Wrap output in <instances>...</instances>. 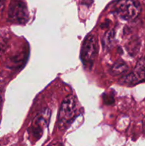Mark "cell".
Masks as SVG:
<instances>
[{
  "instance_id": "6da1fadb",
  "label": "cell",
  "mask_w": 145,
  "mask_h": 146,
  "mask_svg": "<svg viewBox=\"0 0 145 146\" xmlns=\"http://www.w3.org/2000/svg\"><path fill=\"white\" fill-rule=\"evenodd\" d=\"M77 110V100L73 95H69L63 100L58 113V125L65 128L74 118Z\"/></svg>"
},
{
  "instance_id": "7a4b0ae2",
  "label": "cell",
  "mask_w": 145,
  "mask_h": 146,
  "mask_svg": "<svg viewBox=\"0 0 145 146\" xmlns=\"http://www.w3.org/2000/svg\"><path fill=\"white\" fill-rule=\"evenodd\" d=\"M115 12L126 21L135 19L141 12V6L134 0H118L115 4Z\"/></svg>"
},
{
  "instance_id": "3957f363",
  "label": "cell",
  "mask_w": 145,
  "mask_h": 146,
  "mask_svg": "<svg viewBox=\"0 0 145 146\" xmlns=\"http://www.w3.org/2000/svg\"><path fill=\"white\" fill-rule=\"evenodd\" d=\"M98 54V41L92 34L87 36L82 43L80 58L86 66H92Z\"/></svg>"
},
{
  "instance_id": "277c9868",
  "label": "cell",
  "mask_w": 145,
  "mask_h": 146,
  "mask_svg": "<svg viewBox=\"0 0 145 146\" xmlns=\"http://www.w3.org/2000/svg\"><path fill=\"white\" fill-rule=\"evenodd\" d=\"M9 19L16 24H24L28 20V11L21 0H14L9 10Z\"/></svg>"
},
{
  "instance_id": "5b68a950",
  "label": "cell",
  "mask_w": 145,
  "mask_h": 146,
  "mask_svg": "<svg viewBox=\"0 0 145 146\" xmlns=\"http://www.w3.org/2000/svg\"><path fill=\"white\" fill-rule=\"evenodd\" d=\"M122 78L125 84L132 85L145 82V56H143L138 61L132 73Z\"/></svg>"
},
{
  "instance_id": "8992f818",
  "label": "cell",
  "mask_w": 145,
  "mask_h": 146,
  "mask_svg": "<svg viewBox=\"0 0 145 146\" xmlns=\"http://www.w3.org/2000/svg\"><path fill=\"white\" fill-rule=\"evenodd\" d=\"M48 115H49V111L42 113L39 115H38L34 120V124L32 125L33 128H34L33 131L36 133L37 135L39 133V132L41 134L42 133V127L47 123V121H45V117L48 116Z\"/></svg>"
},
{
  "instance_id": "52a82bcc",
  "label": "cell",
  "mask_w": 145,
  "mask_h": 146,
  "mask_svg": "<svg viewBox=\"0 0 145 146\" xmlns=\"http://www.w3.org/2000/svg\"><path fill=\"white\" fill-rule=\"evenodd\" d=\"M128 70V66L124 61H119L115 63L111 68V74L115 76H120L126 73Z\"/></svg>"
},
{
  "instance_id": "ba28073f",
  "label": "cell",
  "mask_w": 145,
  "mask_h": 146,
  "mask_svg": "<svg viewBox=\"0 0 145 146\" xmlns=\"http://www.w3.org/2000/svg\"><path fill=\"white\" fill-rule=\"evenodd\" d=\"M9 36L7 33L0 31V55L5 51L8 44Z\"/></svg>"
},
{
  "instance_id": "9c48e42d",
  "label": "cell",
  "mask_w": 145,
  "mask_h": 146,
  "mask_svg": "<svg viewBox=\"0 0 145 146\" xmlns=\"http://www.w3.org/2000/svg\"><path fill=\"white\" fill-rule=\"evenodd\" d=\"M114 38H115V31H114L113 30H111V31H108L106 34V35H105V38H104V46L107 47L109 44H112V41H113L114 40Z\"/></svg>"
},
{
  "instance_id": "30bf717a",
  "label": "cell",
  "mask_w": 145,
  "mask_h": 146,
  "mask_svg": "<svg viewBox=\"0 0 145 146\" xmlns=\"http://www.w3.org/2000/svg\"><path fill=\"white\" fill-rule=\"evenodd\" d=\"M4 4H5V0H0V15L1 14L3 9H4Z\"/></svg>"
},
{
  "instance_id": "8fae6325",
  "label": "cell",
  "mask_w": 145,
  "mask_h": 146,
  "mask_svg": "<svg viewBox=\"0 0 145 146\" xmlns=\"http://www.w3.org/2000/svg\"><path fill=\"white\" fill-rule=\"evenodd\" d=\"M0 101H1V97H0Z\"/></svg>"
}]
</instances>
